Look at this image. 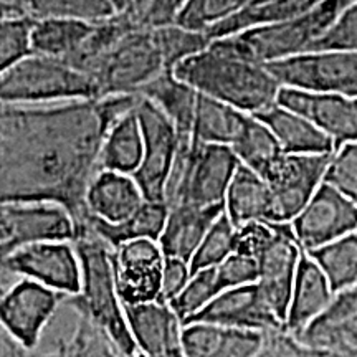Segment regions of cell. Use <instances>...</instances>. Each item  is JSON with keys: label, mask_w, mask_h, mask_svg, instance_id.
Wrapping results in <instances>:
<instances>
[{"label": "cell", "mask_w": 357, "mask_h": 357, "mask_svg": "<svg viewBox=\"0 0 357 357\" xmlns=\"http://www.w3.org/2000/svg\"><path fill=\"white\" fill-rule=\"evenodd\" d=\"M231 149L238 158L240 164L253 169L260 176H263L266 169L283 154L273 132L253 114H250L242 134L234 142Z\"/></svg>", "instance_id": "33"}, {"label": "cell", "mask_w": 357, "mask_h": 357, "mask_svg": "<svg viewBox=\"0 0 357 357\" xmlns=\"http://www.w3.org/2000/svg\"><path fill=\"white\" fill-rule=\"evenodd\" d=\"M136 114L142 132V158L132 177L146 200L166 202L167 182L181 137L171 118L154 101L141 96Z\"/></svg>", "instance_id": "7"}, {"label": "cell", "mask_w": 357, "mask_h": 357, "mask_svg": "<svg viewBox=\"0 0 357 357\" xmlns=\"http://www.w3.org/2000/svg\"><path fill=\"white\" fill-rule=\"evenodd\" d=\"M79 71L91 79L98 100H102L118 95H139L142 88L172 68L160 47L155 26L134 20L109 48L89 60Z\"/></svg>", "instance_id": "2"}, {"label": "cell", "mask_w": 357, "mask_h": 357, "mask_svg": "<svg viewBox=\"0 0 357 357\" xmlns=\"http://www.w3.org/2000/svg\"><path fill=\"white\" fill-rule=\"evenodd\" d=\"M294 339L310 349L357 357V287L334 294L329 306Z\"/></svg>", "instance_id": "19"}, {"label": "cell", "mask_w": 357, "mask_h": 357, "mask_svg": "<svg viewBox=\"0 0 357 357\" xmlns=\"http://www.w3.org/2000/svg\"><path fill=\"white\" fill-rule=\"evenodd\" d=\"M266 334L248 329L223 328L211 323L182 326L181 347L185 357H257Z\"/></svg>", "instance_id": "20"}, {"label": "cell", "mask_w": 357, "mask_h": 357, "mask_svg": "<svg viewBox=\"0 0 357 357\" xmlns=\"http://www.w3.org/2000/svg\"><path fill=\"white\" fill-rule=\"evenodd\" d=\"M95 24L73 19L35 20L32 29V52L66 60L77 53L91 35Z\"/></svg>", "instance_id": "31"}, {"label": "cell", "mask_w": 357, "mask_h": 357, "mask_svg": "<svg viewBox=\"0 0 357 357\" xmlns=\"http://www.w3.org/2000/svg\"><path fill=\"white\" fill-rule=\"evenodd\" d=\"M111 258L123 306L159 300L166 261L159 242L149 238L131 240L111 248Z\"/></svg>", "instance_id": "15"}, {"label": "cell", "mask_w": 357, "mask_h": 357, "mask_svg": "<svg viewBox=\"0 0 357 357\" xmlns=\"http://www.w3.org/2000/svg\"><path fill=\"white\" fill-rule=\"evenodd\" d=\"M225 207H194L178 204L169 207L167 222L159 236V245L164 255L178 258L190 265L192 257L197 252L200 242L213 225Z\"/></svg>", "instance_id": "24"}, {"label": "cell", "mask_w": 357, "mask_h": 357, "mask_svg": "<svg viewBox=\"0 0 357 357\" xmlns=\"http://www.w3.org/2000/svg\"><path fill=\"white\" fill-rule=\"evenodd\" d=\"M218 283L222 291L258 281V260L243 253L234 252L225 261L217 266Z\"/></svg>", "instance_id": "41"}, {"label": "cell", "mask_w": 357, "mask_h": 357, "mask_svg": "<svg viewBox=\"0 0 357 357\" xmlns=\"http://www.w3.org/2000/svg\"><path fill=\"white\" fill-rule=\"evenodd\" d=\"M318 263L334 293L357 287V231L307 253Z\"/></svg>", "instance_id": "32"}, {"label": "cell", "mask_w": 357, "mask_h": 357, "mask_svg": "<svg viewBox=\"0 0 357 357\" xmlns=\"http://www.w3.org/2000/svg\"><path fill=\"white\" fill-rule=\"evenodd\" d=\"M187 0H149V6L139 17L147 26H166L176 24V19Z\"/></svg>", "instance_id": "44"}, {"label": "cell", "mask_w": 357, "mask_h": 357, "mask_svg": "<svg viewBox=\"0 0 357 357\" xmlns=\"http://www.w3.org/2000/svg\"><path fill=\"white\" fill-rule=\"evenodd\" d=\"M238 166L240 160L230 146L181 139L166 189L167 207L178 204L223 207Z\"/></svg>", "instance_id": "5"}, {"label": "cell", "mask_w": 357, "mask_h": 357, "mask_svg": "<svg viewBox=\"0 0 357 357\" xmlns=\"http://www.w3.org/2000/svg\"><path fill=\"white\" fill-rule=\"evenodd\" d=\"M324 182L357 205V141L339 146L334 151Z\"/></svg>", "instance_id": "39"}, {"label": "cell", "mask_w": 357, "mask_h": 357, "mask_svg": "<svg viewBox=\"0 0 357 357\" xmlns=\"http://www.w3.org/2000/svg\"><path fill=\"white\" fill-rule=\"evenodd\" d=\"M3 266L66 296H77L82 288V265L73 242H38L8 248Z\"/></svg>", "instance_id": "13"}, {"label": "cell", "mask_w": 357, "mask_h": 357, "mask_svg": "<svg viewBox=\"0 0 357 357\" xmlns=\"http://www.w3.org/2000/svg\"><path fill=\"white\" fill-rule=\"evenodd\" d=\"M197 95L194 88L174 77L172 71L162 73L139 91V96L154 101L171 118L181 139H192Z\"/></svg>", "instance_id": "30"}, {"label": "cell", "mask_w": 357, "mask_h": 357, "mask_svg": "<svg viewBox=\"0 0 357 357\" xmlns=\"http://www.w3.org/2000/svg\"><path fill=\"white\" fill-rule=\"evenodd\" d=\"M144 200L132 176L114 171L98 172L84 194V205L89 215L106 223L124 222Z\"/></svg>", "instance_id": "23"}, {"label": "cell", "mask_w": 357, "mask_h": 357, "mask_svg": "<svg viewBox=\"0 0 357 357\" xmlns=\"http://www.w3.org/2000/svg\"><path fill=\"white\" fill-rule=\"evenodd\" d=\"M149 6V0H134V17L139 20V17L144 13L146 7Z\"/></svg>", "instance_id": "47"}, {"label": "cell", "mask_w": 357, "mask_h": 357, "mask_svg": "<svg viewBox=\"0 0 357 357\" xmlns=\"http://www.w3.org/2000/svg\"><path fill=\"white\" fill-rule=\"evenodd\" d=\"M66 294L24 278L0 294V326L26 351H35Z\"/></svg>", "instance_id": "12"}, {"label": "cell", "mask_w": 357, "mask_h": 357, "mask_svg": "<svg viewBox=\"0 0 357 357\" xmlns=\"http://www.w3.org/2000/svg\"><path fill=\"white\" fill-rule=\"evenodd\" d=\"M276 102L314 123L336 149L357 141V98L281 88Z\"/></svg>", "instance_id": "17"}, {"label": "cell", "mask_w": 357, "mask_h": 357, "mask_svg": "<svg viewBox=\"0 0 357 357\" xmlns=\"http://www.w3.org/2000/svg\"><path fill=\"white\" fill-rule=\"evenodd\" d=\"M253 116L273 132L284 154H333L336 151L334 142L314 123L278 102Z\"/></svg>", "instance_id": "25"}, {"label": "cell", "mask_w": 357, "mask_h": 357, "mask_svg": "<svg viewBox=\"0 0 357 357\" xmlns=\"http://www.w3.org/2000/svg\"><path fill=\"white\" fill-rule=\"evenodd\" d=\"M333 154H281L263 178L275 204L273 223H289L324 182Z\"/></svg>", "instance_id": "11"}, {"label": "cell", "mask_w": 357, "mask_h": 357, "mask_svg": "<svg viewBox=\"0 0 357 357\" xmlns=\"http://www.w3.org/2000/svg\"><path fill=\"white\" fill-rule=\"evenodd\" d=\"M289 227L303 252L310 253L357 231V205L323 182Z\"/></svg>", "instance_id": "14"}, {"label": "cell", "mask_w": 357, "mask_h": 357, "mask_svg": "<svg viewBox=\"0 0 357 357\" xmlns=\"http://www.w3.org/2000/svg\"><path fill=\"white\" fill-rule=\"evenodd\" d=\"M0 229L10 248L38 242H73L78 220L55 200H12L0 204Z\"/></svg>", "instance_id": "10"}, {"label": "cell", "mask_w": 357, "mask_h": 357, "mask_svg": "<svg viewBox=\"0 0 357 357\" xmlns=\"http://www.w3.org/2000/svg\"><path fill=\"white\" fill-rule=\"evenodd\" d=\"M169 207L166 202H151L144 200L139 208L131 217L119 223H106L100 218L89 215L83 218L84 222L96 231L98 235L111 245V248L118 245L131 242V240L149 238L159 242V236L162 234L164 225L167 222Z\"/></svg>", "instance_id": "28"}, {"label": "cell", "mask_w": 357, "mask_h": 357, "mask_svg": "<svg viewBox=\"0 0 357 357\" xmlns=\"http://www.w3.org/2000/svg\"><path fill=\"white\" fill-rule=\"evenodd\" d=\"M137 354L158 356L181 347L182 323L171 305L159 300L124 306Z\"/></svg>", "instance_id": "21"}, {"label": "cell", "mask_w": 357, "mask_h": 357, "mask_svg": "<svg viewBox=\"0 0 357 357\" xmlns=\"http://www.w3.org/2000/svg\"><path fill=\"white\" fill-rule=\"evenodd\" d=\"M236 247V227L223 212L220 217L213 222L208 229L207 235L200 242L197 252L194 253L190 260V271L207 270L215 268L229 258L235 252Z\"/></svg>", "instance_id": "35"}, {"label": "cell", "mask_w": 357, "mask_h": 357, "mask_svg": "<svg viewBox=\"0 0 357 357\" xmlns=\"http://www.w3.org/2000/svg\"><path fill=\"white\" fill-rule=\"evenodd\" d=\"M248 118L250 114L243 111L199 93L195 102L192 139L202 144L231 147L242 134Z\"/></svg>", "instance_id": "27"}, {"label": "cell", "mask_w": 357, "mask_h": 357, "mask_svg": "<svg viewBox=\"0 0 357 357\" xmlns=\"http://www.w3.org/2000/svg\"><path fill=\"white\" fill-rule=\"evenodd\" d=\"M192 271L190 265L184 260H178V258L166 257L164 261V270H162V283H160V296L159 301L162 303H171L174 298H177V294L184 289L187 281L190 280Z\"/></svg>", "instance_id": "43"}, {"label": "cell", "mask_w": 357, "mask_h": 357, "mask_svg": "<svg viewBox=\"0 0 357 357\" xmlns=\"http://www.w3.org/2000/svg\"><path fill=\"white\" fill-rule=\"evenodd\" d=\"M194 321L223 326V328L248 329V331L263 334L283 329V323L276 318L257 283L218 293L202 311L197 312L185 324L194 323Z\"/></svg>", "instance_id": "16"}, {"label": "cell", "mask_w": 357, "mask_h": 357, "mask_svg": "<svg viewBox=\"0 0 357 357\" xmlns=\"http://www.w3.org/2000/svg\"><path fill=\"white\" fill-rule=\"evenodd\" d=\"M136 357H185V356H184V352H182V347H176V349L167 351V352H162V354H158V356H144V354H137Z\"/></svg>", "instance_id": "48"}, {"label": "cell", "mask_w": 357, "mask_h": 357, "mask_svg": "<svg viewBox=\"0 0 357 357\" xmlns=\"http://www.w3.org/2000/svg\"><path fill=\"white\" fill-rule=\"evenodd\" d=\"M172 73L197 93L247 114L273 106L281 89L265 63L231 52L220 40H212L205 50L178 61Z\"/></svg>", "instance_id": "1"}, {"label": "cell", "mask_w": 357, "mask_h": 357, "mask_svg": "<svg viewBox=\"0 0 357 357\" xmlns=\"http://www.w3.org/2000/svg\"><path fill=\"white\" fill-rule=\"evenodd\" d=\"M303 253L289 223H278L275 240L258 258L257 284L283 326Z\"/></svg>", "instance_id": "18"}, {"label": "cell", "mask_w": 357, "mask_h": 357, "mask_svg": "<svg viewBox=\"0 0 357 357\" xmlns=\"http://www.w3.org/2000/svg\"><path fill=\"white\" fill-rule=\"evenodd\" d=\"M250 0H187L178 12L176 25L190 32L207 33L212 26L230 19Z\"/></svg>", "instance_id": "37"}, {"label": "cell", "mask_w": 357, "mask_h": 357, "mask_svg": "<svg viewBox=\"0 0 357 357\" xmlns=\"http://www.w3.org/2000/svg\"><path fill=\"white\" fill-rule=\"evenodd\" d=\"M266 66L281 88L357 98V52H312Z\"/></svg>", "instance_id": "8"}, {"label": "cell", "mask_w": 357, "mask_h": 357, "mask_svg": "<svg viewBox=\"0 0 357 357\" xmlns=\"http://www.w3.org/2000/svg\"><path fill=\"white\" fill-rule=\"evenodd\" d=\"M26 15V0H0V20Z\"/></svg>", "instance_id": "45"}, {"label": "cell", "mask_w": 357, "mask_h": 357, "mask_svg": "<svg viewBox=\"0 0 357 357\" xmlns=\"http://www.w3.org/2000/svg\"><path fill=\"white\" fill-rule=\"evenodd\" d=\"M35 351L33 357H123L93 323L78 296L65 298Z\"/></svg>", "instance_id": "9"}, {"label": "cell", "mask_w": 357, "mask_h": 357, "mask_svg": "<svg viewBox=\"0 0 357 357\" xmlns=\"http://www.w3.org/2000/svg\"><path fill=\"white\" fill-rule=\"evenodd\" d=\"M218 293H222V288L220 283H218L217 266L207 268V270L192 273L184 289L169 305H171L177 318L181 319L182 326H184L187 321L202 311Z\"/></svg>", "instance_id": "36"}, {"label": "cell", "mask_w": 357, "mask_h": 357, "mask_svg": "<svg viewBox=\"0 0 357 357\" xmlns=\"http://www.w3.org/2000/svg\"><path fill=\"white\" fill-rule=\"evenodd\" d=\"M98 100L96 86L61 58L29 55L0 75V105H48Z\"/></svg>", "instance_id": "6"}, {"label": "cell", "mask_w": 357, "mask_h": 357, "mask_svg": "<svg viewBox=\"0 0 357 357\" xmlns=\"http://www.w3.org/2000/svg\"><path fill=\"white\" fill-rule=\"evenodd\" d=\"M356 0H324L316 7L273 25L245 30L231 37L217 38L230 48L258 63H273L287 58L311 53L312 47L324 37L337 17Z\"/></svg>", "instance_id": "4"}, {"label": "cell", "mask_w": 357, "mask_h": 357, "mask_svg": "<svg viewBox=\"0 0 357 357\" xmlns=\"http://www.w3.org/2000/svg\"><path fill=\"white\" fill-rule=\"evenodd\" d=\"M334 289L329 284L323 270L312 258L303 253L296 278H294L291 298H289L284 333L296 337L312 321L323 312L334 298Z\"/></svg>", "instance_id": "22"}, {"label": "cell", "mask_w": 357, "mask_h": 357, "mask_svg": "<svg viewBox=\"0 0 357 357\" xmlns=\"http://www.w3.org/2000/svg\"><path fill=\"white\" fill-rule=\"evenodd\" d=\"M276 231H278V223L271 222H248L245 225L236 227L235 252L258 260L275 240Z\"/></svg>", "instance_id": "42"}, {"label": "cell", "mask_w": 357, "mask_h": 357, "mask_svg": "<svg viewBox=\"0 0 357 357\" xmlns=\"http://www.w3.org/2000/svg\"><path fill=\"white\" fill-rule=\"evenodd\" d=\"M6 242H7V235H6V231H3L2 229H0V245L6 243Z\"/></svg>", "instance_id": "50"}, {"label": "cell", "mask_w": 357, "mask_h": 357, "mask_svg": "<svg viewBox=\"0 0 357 357\" xmlns=\"http://www.w3.org/2000/svg\"><path fill=\"white\" fill-rule=\"evenodd\" d=\"M225 213L235 227L248 222H271L275 204L270 185L260 174L243 164L236 169L225 195Z\"/></svg>", "instance_id": "26"}, {"label": "cell", "mask_w": 357, "mask_h": 357, "mask_svg": "<svg viewBox=\"0 0 357 357\" xmlns=\"http://www.w3.org/2000/svg\"><path fill=\"white\" fill-rule=\"evenodd\" d=\"M35 19L30 15L0 20V75L32 53V29Z\"/></svg>", "instance_id": "38"}, {"label": "cell", "mask_w": 357, "mask_h": 357, "mask_svg": "<svg viewBox=\"0 0 357 357\" xmlns=\"http://www.w3.org/2000/svg\"><path fill=\"white\" fill-rule=\"evenodd\" d=\"M137 106V105H136ZM142 158V132L136 108L111 124L100 151V171L132 176Z\"/></svg>", "instance_id": "29"}, {"label": "cell", "mask_w": 357, "mask_h": 357, "mask_svg": "<svg viewBox=\"0 0 357 357\" xmlns=\"http://www.w3.org/2000/svg\"><path fill=\"white\" fill-rule=\"evenodd\" d=\"M118 13H128L134 15V0H111Z\"/></svg>", "instance_id": "46"}, {"label": "cell", "mask_w": 357, "mask_h": 357, "mask_svg": "<svg viewBox=\"0 0 357 357\" xmlns=\"http://www.w3.org/2000/svg\"><path fill=\"white\" fill-rule=\"evenodd\" d=\"M79 265L82 288L77 294L84 311L101 329L123 357H136L137 349L129 333L126 314L118 294L111 258V245L96 234L86 222H78V234L73 240Z\"/></svg>", "instance_id": "3"}, {"label": "cell", "mask_w": 357, "mask_h": 357, "mask_svg": "<svg viewBox=\"0 0 357 357\" xmlns=\"http://www.w3.org/2000/svg\"><path fill=\"white\" fill-rule=\"evenodd\" d=\"M311 357H349V356H341V354H333V352H323V351H314L312 349Z\"/></svg>", "instance_id": "49"}, {"label": "cell", "mask_w": 357, "mask_h": 357, "mask_svg": "<svg viewBox=\"0 0 357 357\" xmlns=\"http://www.w3.org/2000/svg\"><path fill=\"white\" fill-rule=\"evenodd\" d=\"M352 50L357 52V0L346 8L323 38L312 47V52Z\"/></svg>", "instance_id": "40"}, {"label": "cell", "mask_w": 357, "mask_h": 357, "mask_svg": "<svg viewBox=\"0 0 357 357\" xmlns=\"http://www.w3.org/2000/svg\"><path fill=\"white\" fill-rule=\"evenodd\" d=\"M26 10L35 20L73 19L89 24L119 15L111 0H26Z\"/></svg>", "instance_id": "34"}]
</instances>
